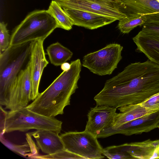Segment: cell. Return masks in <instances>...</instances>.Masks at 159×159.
I'll return each instance as SVG.
<instances>
[{
	"label": "cell",
	"instance_id": "cell-1",
	"mask_svg": "<svg viewBox=\"0 0 159 159\" xmlns=\"http://www.w3.org/2000/svg\"><path fill=\"white\" fill-rule=\"evenodd\" d=\"M159 92V65L149 60L131 63L106 80L94 98L96 105L116 108L139 104Z\"/></svg>",
	"mask_w": 159,
	"mask_h": 159
},
{
	"label": "cell",
	"instance_id": "cell-2",
	"mask_svg": "<svg viewBox=\"0 0 159 159\" xmlns=\"http://www.w3.org/2000/svg\"><path fill=\"white\" fill-rule=\"evenodd\" d=\"M69 70L62 72L26 108L41 115L54 117L64 113L71 96L78 88L82 64L80 59L70 62Z\"/></svg>",
	"mask_w": 159,
	"mask_h": 159
},
{
	"label": "cell",
	"instance_id": "cell-3",
	"mask_svg": "<svg viewBox=\"0 0 159 159\" xmlns=\"http://www.w3.org/2000/svg\"><path fill=\"white\" fill-rule=\"evenodd\" d=\"M32 41L10 45L0 53V104L7 107L12 85L29 63Z\"/></svg>",
	"mask_w": 159,
	"mask_h": 159
},
{
	"label": "cell",
	"instance_id": "cell-4",
	"mask_svg": "<svg viewBox=\"0 0 159 159\" xmlns=\"http://www.w3.org/2000/svg\"><path fill=\"white\" fill-rule=\"evenodd\" d=\"M57 28L56 21L47 10L30 13L12 30L10 45H16L37 39L44 40Z\"/></svg>",
	"mask_w": 159,
	"mask_h": 159
},
{
	"label": "cell",
	"instance_id": "cell-5",
	"mask_svg": "<svg viewBox=\"0 0 159 159\" xmlns=\"http://www.w3.org/2000/svg\"><path fill=\"white\" fill-rule=\"evenodd\" d=\"M62 122L54 117H49L26 107L7 112L5 133L15 131L25 132L31 129L46 130L60 133Z\"/></svg>",
	"mask_w": 159,
	"mask_h": 159
},
{
	"label": "cell",
	"instance_id": "cell-6",
	"mask_svg": "<svg viewBox=\"0 0 159 159\" xmlns=\"http://www.w3.org/2000/svg\"><path fill=\"white\" fill-rule=\"evenodd\" d=\"M123 49V46L119 44H110L101 49L85 55L82 65L99 75H110L117 68L122 59Z\"/></svg>",
	"mask_w": 159,
	"mask_h": 159
},
{
	"label": "cell",
	"instance_id": "cell-7",
	"mask_svg": "<svg viewBox=\"0 0 159 159\" xmlns=\"http://www.w3.org/2000/svg\"><path fill=\"white\" fill-rule=\"evenodd\" d=\"M65 149L83 159H99L104 158L103 148L97 138L85 130L69 131L60 135Z\"/></svg>",
	"mask_w": 159,
	"mask_h": 159
},
{
	"label": "cell",
	"instance_id": "cell-8",
	"mask_svg": "<svg viewBox=\"0 0 159 159\" xmlns=\"http://www.w3.org/2000/svg\"><path fill=\"white\" fill-rule=\"evenodd\" d=\"M63 9H75L103 15L116 20L127 17L117 0H57Z\"/></svg>",
	"mask_w": 159,
	"mask_h": 159
},
{
	"label": "cell",
	"instance_id": "cell-9",
	"mask_svg": "<svg viewBox=\"0 0 159 159\" xmlns=\"http://www.w3.org/2000/svg\"><path fill=\"white\" fill-rule=\"evenodd\" d=\"M159 110L148 114L126 123L119 127H109L102 130L97 138H105L116 134L126 136L140 134L158 128Z\"/></svg>",
	"mask_w": 159,
	"mask_h": 159
},
{
	"label": "cell",
	"instance_id": "cell-10",
	"mask_svg": "<svg viewBox=\"0 0 159 159\" xmlns=\"http://www.w3.org/2000/svg\"><path fill=\"white\" fill-rule=\"evenodd\" d=\"M127 16L140 14L144 25H159V2L156 0H117Z\"/></svg>",
	"mask_w": 159,
	"mask_h": 159
},
{
	"label": "cell",
	"instance_id": "cell-11",
	"mask_svg": "<svg viewBox=\"0 0 159 159\" xmlns=\"http://www.w3.org/2000/svg\"><path fill=\"white\" fill-rule=\"evenodd\" d=\"M44 40L37 39L32 41L29 62L31 84V100L34 101L39 94V89L45 68L48 64L43 47Z\"/></svg>",
	"mask_w": 159,
	"mask_h": 159
},
{
	"label": "cell",
	"instance_id": "cell-12",
	"mask_svg": "<svg viewBox=\"0 0 159 159\" xmlns=\"http://www.w3.org/2000/svg\"><path fill=\"white\" fill-rule=\"evenodd\" d=\"M116 109L108 105H96L91 108L84 130L97 138L102 130L111 126Z\"/></svg>",
	"mask_w": 159,
	"mask_h": 159
},
{
	"label": "cell",
	"instance_id": "cell-13",
	"mask_svg": "<svg viewBox=\"0 0 159 159\" xmlns=\"http://www.w3.org/2000/svg\"><path fill=\"white\" fill-rule=\"evenodd\" d=\"M73 25L94 30L110 24L115 19L92 12L75 9H63Z\"/></svg>",
	"mask_w": 159,
	"mask_h": 159
},
{
	"label": "cell",
	"instance_id": "cell-14",
	"mask_svg": "<svg viewBox=\"0 0 159 159\" xmlns=\"http://www.w3.org/2000/svg\"><path fill=\"white\" fill-rule=\"evenodd\" d=\"M35 139L38 147L47 155H52L65 149L59 134L46 130H37L30 133Z\"/></svg>",
	"mask_w": 159,
	"mask_h": 159
},
{
	"label": "cell",
	"instance_id": "cell-15",
	"mask_svg": "<svg viewBox=\"0 0 159 159\" xmlns=\"http://www.w3.org/2000/svg\"><path fill=\"white\" fill-rule=\"evenodd\" d=\"M122 145L125 151L134 159H159V139H148Z\"/></svg>",
	"mask_w": 159,
	"mask_h": 159
},
{
	"label": "cell",
	"instance_id": "cell-16",
	"mask_svg": "<svg viewBox=\"0 0 159 159\" xmlns=\"http://www.w3.org/2000/svg\"><path fill=\"white\" fill-rule=\"evenodd\" d=\"M133 40L137 52L143 53L148 60L159 65V37L141 30Z\"/></svg>",
	"mask_w": 159,
	"mask_h": 159
},
{
	"label": "cell",
	"instance_id": "cell-17",
	"mask_svg": "<svg viewBox=\"0 0 159 159\" xmlns=\"http://www.w3.org/2000/svg\"><path fill=\"white\" fill-rule=\"evenodd\" d=\"M118 110L120 112L116 113L110 127H117L136 118L155 111L145 108L140 103L122 106L118 107Z\"/></svg>",
	"mask_w": 159,
	"mask_h": 159
},
{
	"label": "cell",
	"instance_id": "cell-18",
	"mask_svg": "<svg viewBox=\"0 0 159 159\" xmlns=\"http://www.w3.org/2000/svg\"><path fill=\"white\" fill-rule=\"evenodd\" d=\"M20 84L19 91L12 111L26 107L31 100V84L29 63L19 74Z\"/></svg>",
	"mask_w": 159,
	"mask_h": 159
},
{
	"label": "cell",
	"instance_id": "cell-19",
	"mask_svg": "<svg viewBox=\"0 0 159 159\" xmlns=\"http://www.w3.org/2000/svg\"><path fill=\"white\" fill-rule=\"evenodd\" d=\"M46 51L51 63L56 66H61L70 60L73 54L69 49L58 42L49 46Z\"/></svg>",
	"mask_w": 159,
	"mask_h": 159
},
{
	"label": "cell",
	"instance_id": "cell-20",
	"mask_svg": "<svg viewBox=\"0 0 159 159\" xmlns=\"http://www.w3.org/2000/svg\"><path fill=\"white\" fill-rule=\"evenodd\" d=\"M47 11L55 20L57 28L67 30L72 29L73 24L71 20L56 1H52Z\"/></svg>",
	"mask_w": 159,
	"mask_h": 159
},
{
	"label": "cell",
	"instance_id": "cell-21",
	"mask_svg": "<svg viewBox=\"0 0 159 159\" xmlns=\"http://www.w3.org/2000/svg\"><path fill=\"white\" fill-rule=\"evenodd\" d=\"M145 21L139 14L127 16L124 19L120 20L118 25V28L123 34H128L138 26H143Z\"/></svg>",
	"mask_w": 159,
	"mask_h": 159
},
{
	"label": "cell",
	"instance_id": "cell-22",
	"mask_svg": "<svg viewBox=\"0 0 159 159\" xmlns=\"http://www.w3.org/2000/svg\"><path fill=\"white\" fill-rule=\"evenodd\" d=\"M102 155L111 159H133L124 150L122 144L112 146L103 148Z\"/></svg>",
	"mask_w": 159,
	"mask_h": 159
},
{
	"label": "cell",
	"instance_id": "cell-23",
	"mask_svg": "<svg viewBox=\"0 0 159 159\" xmlns=\"http://www.w3.org/2000/svg\"><path fill=\"white\" fill-rule=\"evenodd\" d=\"M3 135H0V141L2 143H6L8 145L6 146L9 148L11 150L15 152H17L20 154L26 157L28 155L26 153L27 152H31L34 156L33 158L34 157L38 156V151L37 150L36 146L32 148V145L31 144L34 142L32 141L30 145L29 144L27 143L23 145H17L14 144L8 141L5 139L3 137Z\"/></svg>",
	"mask_w": 159,
	"mask_h": 159
},
{
	"label": "cell",
	"instance_id": "cell-24",
	"mask_svg": "<svg viewBox=\"0 0 159 159\" xmlns=\"http://www.w3.org/2000/svg\"><path fill=\"white\" fill-rule=\"evenodd\" d=\"M7 26V24L3 22L0 23V53L10 46V36Z\"/></svg>",
	"mask_w": 159,
	"mask_h": 159
},
{
	"label": "cell",
	"instance_id": "cell-25",
	"mask_svg": "<svg viewBox=\"0 0 159 159\" xmlns=\"http://www.w3.org/2000/svg\"><path fill=\"white\" fill-rule=\"evenodd\" d=\"M33 159H83L82 157L65 149L57 153L45 155H38Z\"/></svg>",
	"mask_w": 159,
	"mask_h": 159
},
{
	"label": "cell",
	"instance_id": "cell-26",
	"mask_svg": "<svg viewBox=\"0 0 159 159\" xmlns=\"http://www.w3.org/2000/svg\"><path fill=\"white\" fill-rule=\"evenodd\" d=\"M140 104L143 107L154 111L159 110V92L152 96Z\"/></svg>",
	"mask_w": 159,
	"mask_h": 159
},
{
	"label": "cell",
	"instance_id": "cell-27",
	"mask_svg": "<svg viewBox=\"0 0 159 159\" xmlns=\"http://www.w3.org/2000/svg\"><path fill=\"white\" fill-rule=\"evenodd\" d=\"M141 30L147 34L159 37V25H144Z\"/></svg>",
	"mask_w": 159,
	"mask_h": 159
},
{
	"label": "cell",
	"instance_id": "cell-28",
	"mask_svg": "<svg viewBox=\"0 0 159 159\" xmlns=\"http://www.w3.org/2000/svg\"><path fill=\"white\" fill-rule=\"evenodd\" d=\"M0 135H3L5 133V126L6 118L7 114V111H5L0 106Z\"/></svg>",
	"mask_w": 159,
	"mask_h": 159
},
{
	"label": "cell",
	"instance_id": "cell-29",
	"mask_svg": "<svg viewBox=\"0 0 159 159\" xmlns=\"http://www.w3.org/2000/svg\"><path fill=\"white\" fill-rule=\"evenodd\" d=\"M71 67L70 63L68 62H65L61 66V69L63 71H66L69 70Z\"/></svg>",
	"mask_w": 159,
	"mask_h": 159
},
{
	"label": "cell",
	"instance_id": "cell-30",
	"mask_svg": "<svg viewBox=\"0 0 159 159\" xmlns=\"http://www.w3.org/2000/svg\"><path fill=\"white\" fill-rule=\"evenodd\" d=\"M156 0L157 1L159 2V0Z\"/></svg>",
	"mask_w": 159,
	"mask_h": 159
},
{
	"label": "cell",
	"instance_id": "cell-31",
	"mask_svg": "<svg viewBox=\"0 0 159 159\" xmlns=\"http://www.w3.org/2000/svg\"><path fill=\"white\" fill-rule=\"evenodd\" d=\"M158 128H159V124L158 126Z\"/></svg>",
	"mask_w": 159,
	"mask_h": 159
},
{
	"label": "cell",
	"instance_id": "cell-32",
	"mask_svg": "<svg viewBox=\"0 0 159 159\" xmlns=\"http://www.w3.org/2000/svg\"></svg>",
	"mask_w": 159,
	"mask_h": 159
}]
</instances>
